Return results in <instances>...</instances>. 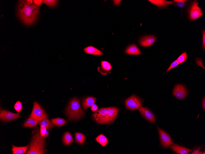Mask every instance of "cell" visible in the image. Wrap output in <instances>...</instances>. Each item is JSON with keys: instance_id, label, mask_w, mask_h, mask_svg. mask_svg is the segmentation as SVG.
Returning <instances> with one entry per match:
<instances>
[{"instance_id": "cell-1", "label": "cell", "mask_w": 205, "mask_h": 154, "mask_svg": "<svg viewBox=\"0 0 205 154\" xmlns=\"http://www.w3.org/2000/svg\"><path fill=\"white\" fill-rule=\"evenodd\" d=\"M40 8L34 4L33 1H19L16 9L17 16L26 25H32L38 18Z\"/></svg>"}, {"instance_id": "cell-2", "label": "cell", "mask_w": 205, "mask_h": 154, "mask_svg": "<svg viewBox=\"0 0 205 154\" xmlns=\"http://www.w3.org/2000/svg\"><path fill=\"white\" fill-rule=\"evenodd\" d=\"M66 113L69 120H76L83 117L84 114L81 107L80 100L77 98L72 99L67 107Z\"/></svg>"}, {"instance_id": "cell-3", "label": "cell", "mask_w": 205, "mask_h": 154, "mask_svg": "<svg viewBox=\"0 0 205 154\" xmlns=\"http://www.w3.org/2000/svg\"><path fill=\"white\" fill-rule=\"evenodd\" d=\"M45 139L41 135L39 130L37 131L31 142L27 154H45Z\"/></svg>"}, {"instance_id": "cell-4", "label": "cell", "mask_w": 205, "mask_h": 154, "mask_svg": "<svg viewBox=\"0 0 205 154\" xmlns=\"http://www.w3.org/2000/svg\"><path fill=\"white\" fill-rule=\"evenodd\" d=\"M30 118L37 120L38 122L47 119L48 117L43 108L37 102L34 103L33 110Z\"/></svg>"}, {"instance_id": "cell-5", "label": "cell", "mask_w": 205, "mask_h": 154, "mask_svg": "<svg viewBox=\"0 0 205 154\" xmlns=\"http://www.w3.org/2000/svg\"><path fill=\"white\" fill-rule=\"evenodd\" d=\"M108 111V108H102L100 109L93 115L94 120L99 124H110Z\"/></svg>"}, {"instance_id": "cell-6", "label": "cell", "mask_w": 205, "mask_h": 154, "mask_svg": "<svg viewBox=\"0 0 205 154\" xmlns=\"http://www.w3.org/2000/svg\"><path fill=\"white\" fill-rule=\"evenodd\" d=\"M142 100L135 95L132 96L127 99L125 101L126 107L131 110L138 109L142 107Z\"/></svg>"}, {"instance_id": "cell-7", "label": "cell", "mask_w": 205, "mask_h": 154, "mask_svg": "<svg viewBox=\"0 0 205 154\" xmlns=\"http://www.w3.org/2000/svg\"><path fill=\"white\" fill-rule=\"evenodd\" d=\"M198 4L197 1H194L190 7L189 15L190 20L192 21L199 19L203 14V13Z\"/></svg>"}, {"instance_id": "cell-8", "label": "cell", "mask_w": 205, "mask_h": 154, "mask_svg": "<svg viewBox=\"0 0 205 154\" xmlns=\"http://www.w3.org/2000/svg\"><path fill=\"white\" fill-rule=\"evenodd\" d=\"M158 128L161 144L164 147L167 148L175 144L167 133L159 127Z\"/></svg>"}, {"instance_id": "cell-9", "label": "cell", "mask_w": 205, "mask_h": 154, "mask_svg": "<svg viewBox=\"0 0 205 154\" xmlns=\"http://www.w3.org/2000/svg\"><path fill=\"white\" fill-rule=\"evenodd\" d=\"M173 95L177 98L182 99L187 95V91L186 87L181 84H178L174 88Z\"/></svg>"}, {"instance_id": "cell-10", "label": "cell", "mask_w": 205, "mask_h": 154, "mask_svg": "<svg viewBox=\"0 0 205 154\" xmlns=\"http://www.w3.org/2000/svg\"><path fill=\"white\" fill-rule=\"evenodd\" d=\"M0 118L2 121H9L21 118L18 113L15 114L6 110H1Z\"/></svg>"}, {"instance_id": "cell-11", "label": "cell", "mask_w": 205, "mask_h": 154, "mask_svg": "<svg viewBox=\"0 0 205 154\" xmlns=\"http://www.w3.org/2000/svg\"><path fill=\"white\" fill-rule=\"evenodd\" d=\"M138 110L141 115L146 120L152 123H156L154 115L148 108L141 107L138 109Z\"/></svg>"}, {"instance_id": "cell-12", "label": "cell", "mask_w": 205, "mask_h": 154, "mask_svg": "<svg viewBox=\"0 0 205 154\" xmlns=\"http://www.w3.org/2000/svg\"><path fill=\"white\" fill-rule=\"evenodd\" d=\"M157 39L154 36L150 35L142 37L139 40L140 45L143 47H149L154 43Z\"/></svg>"}, {"instance_id": "cell-13", "label": "cell", "mask_w": 205, "mask_h": 154, "mask_svg": "<svg viewBox=\"0 0 205 154\" xmlns=\"http://www.w3.org/2000/svg\"><path fill=\"white\" fill-rule=\"evenodd\" d=\"M111 69L112 67L108 61H102L101 62V66L98 67L97 70L102 75H106L110 72Z\"/></svg>"}, {"instance_id": "cell-14", "label": "cell", "mask_w": 205, "mask_h": 154, "mask_svg": "<svg viewBox=\"0 0 205 154\" xmlns=\"http://www.w3.org/2000/svg\"><path fill=\"white\" fill-rule=\"evenodd\" d=\"M108 108V114L110 124L113 122L116 118L119 109L114 107Z\"/></svg>"}, {"instance_id": "cell-15", "label": "cell", "mask_w": 205, "mask_h": 154, "mask_svg": "<svg viewBox=\"0 0 205 154\" xmlns=\"http://www.w3.org/2000/svg\"><path fill=\"white\" fill-rule=\"evenodd\" d=\"M174 152L178 154H188L192 150L175 144L171 145L169 147Z\"/></svg>"}, {"instance_id": "cell-16", "label": "cell", "mask_w": 205, "mask_h": 154, "mask_svg": "<svg viewBox=\"0 0 205 154\" xmlns=\"http://www.w3.org/2000/svg\"><path fill=\"white\" fill-rule=\"evenodd\" d=\"M125 53L130 55H140L142 54V53L137 46L135 44L131 45L126 48Z\"/></svg>"}, {"instance_id": "cell-17", "label": "cell", "mask_w": 205, "mask_h": 154, "mask_svg": "<svg viewBox=\"0 0 205 154\" xmlns=\"http://www.w3.org/2000/svg\"><path fill=\"white\" fill-rule=\"evenodd\" d=\"M96 100V98L93 97L85 98L82 101V106L85 110H86L94 104Z\"/></svg>"}, {"instance_id": "cell-18", "label": "cell", "mask_w": 205, "mask_h": 154, "mask_svg": "<svg viewBox=\"0 0 205 154\" xmlns=\"http://www.w3.org/2000/svg\"><path fill=\"white\" fill-rule=\"evenodd\" d=\"M84 52L88 54L97 56H101L104 55L101 51L93 46H89L85 48Z\"/></svg>"}, {"instance_id": "cell-19", "label": "cell", "mask_w": 205, "mask_h": 154, "mask_svg": "<svg viewBox=\"0 0 205 154\" xmlns=\"http://www.w3.org/2000/svg\"><path fill=\"white\" fill-rule=\"evenodd\" d=\"M149 1L151 4L156 5L158 7H162L166 6L170 4H172V2L164 0H150Z\"/></svg>"}, {"instance_id": "cell-20", "label": "cell", "mask_w": 205, "mask_h": 154, "mask_svg": "<svg viewBox=\"0 0 205 154\" xmlns=\"http://www.w3.org/2000/svg\"><path fill=\"white\" fill-rule=\"evenodd\" d=\"M63 141L66 146H69L74 142V138L69 132L65 133L63 138Z\"/></svg>"}, {"instance_id": "cell-21", "label": "cell", "mask_w": 205, "mask_h": 154, "mask_svg": "<svg viewBox=\"0 0 205 154\" xmlns=\"http://www.w3.org/2000/svg\"><path fill=\"white\" fill-rule=\"evenodd\" d=\"M29 146L24 147H16L13 145V153L14 154H23L28 150Z\"/></svg>"}, {"instance_id": "cell-22", "label": "cell", "mask_w": 205, "mask_h": 154, "mask_svg": "<svg viewBox=\"0 0 205 154\" xmlns=\"http://www.w3.org/2000/svg\"><path fill=\"white\" fill-rule=\"evenodd\" d=\"M38 121L32 118H29L24 123L23 126L26 127H32L36 126L38 124Z\"/></svg>"}, {"instance_id": "cell-23", "label": "cell", "mask_w": 205, "mask_h": 154, "mask_svg": "<svg viewBox=\"0 0 205 154\" xmlns=\"http://www.w3.org/2000/svg\"><path fill=\"white\" fill-rule=\"evenodd\" d=\"M75 137L76 143L80 145L83 144L85 141L86 137L83 133H75Z\"/></svg>"}, {"instance_id": "cell-24", "label": "cell", "mask_w": 205, "mask_h": 154, "mask_svg": "<svg viewBox=\"0 0 205 154\" xmlns=\"http://www.w3.org/2000/svg\"><path fill=\"white\" fill-rule=\"evenodd\" d=\"M39 125L40 127L46 128L48 130L51 129L54 127V125L48 119L44 120L40 122Z\"/></svg>"}, {"instance_id": "cell-25", "label": "cell", "mask_w": 205, "mask_h": 154, "mask_svg": "<svg viewBox=\"0 0 205 154\" xmlns=\"http://www.w3.org/2000/svg\"><path fill=\"white\" fill-rule=\"evenodd\" d=\"M96 139L97 141L103 147L105 146L108 142V139L102 134L98 136Z\"/></svg>"}, {"instance_id": "cell-26", "label": "cell", "mask_w": 205, "mask_h": 154, "mask_svg": "<svg viewBox=\"0 0 205 154\" xmlns=\"http://www.w3.org/2000/svg\"><path fill=\"white\" fill-rule=\"evenodd\" d=\"M51 122L54 125L57 126L64 125L67 122L64 119L60 118L52 119L51 120Z\"/></svg>"}, {"instance_id": "cell-27", "label": "cell", "mask_w": 205, "mask_h": 154, "mask_svg": "<svg viewBox=\"0 0 205 154\" xmlns=\"http://www.w3.org/2000/svg\"><path fill=\"white\" fill-rule=\"evenodd\" d=\"M43 2L44 4L50 7H54L57 6L58 1H55V0H51V1L44 0L43 1Z\"/></svg>"}, {"instance_id": "cell-28", "label": "cell", "mask_w": 205, "mask_h": 154, "mask_svg": "<svg viewBox=\"0 0 205 154\" xmlns=\"http://www.w3.org/2000/svg\"><path fill=\"white\" fill-rule=\"evenodd\" d=\"M187 53L186 52H184L179 56L177 60L180 64L184 62L187 60Z\"/></svg>"}, {"instance_id": "cell-29", "label": "cell", "mask_w": 205, "mask_h": 154, "mask_svg": "<svg viewBox=\"0 0 205 154\" xmlns=\"http://www.w3.org/2000/svg\"><path fill=\"white\" fill-rule=\"evenodd\" d=\"M14 108L18 113L21 112L23 109L21 102L20 101H17L14 106Z\"/></svg>"}, {"instance_id": "cell-30", "label": "cell", "mask_w": 205, "mask_h": 154, "mask_svg": "<svg viewBox=\"0 0 205 154\" xmlns=\"http://www.w3.org/2000/svg\"><path fill=\"white\" fill-rule=\"evenodd\" d=\"M187 1L185 0H176V1H174V2L176 3L178 6L182 8L184 6L185 2Z\"/></svg>"}, {"instance_id": "cell-31", "label": "cell", "mask_w": 205, "mask_h": 154, "mask_svg": "<svg viewBox=\"0 0 205 154\" xmlns=\"http://www.w3.org/2000/svg\"><path fill=\"white\" fill-rule=\"evenodd\" d=\"M179 64V63L178 62V61H177V60H176L175 61H173V62L171 64L170 67L167 69V71H166V73H167L168 71L170 70L171 69L176 67Z\"/></svg>"}, {"instance_id": "cell-32", "label": "cell", "mask_w": 205, "mask_h": 154, "mask_svg": "<svg viewBox=\"0 0 205 154\" xmlns=\"http://www.w3.org/2000/svg\"><path fill=\"white\" fill-rule=\"evenodd\" d=\"M46 130V128L41 127L40 133L42 137H44L47 131Z\"/></svg>"}, {"instance_id": "cell-33", "label": "cell", "mask_w": 205, "mask_h": 154, "mask_svg": "<svg viewBox=\"0 0 205 154\" xmlns=\"http://www.w3.org/2000/svg\"><path fill=\"white\" fill-rule=\"evenodd\" d=\"M33 3L37 6L40 7L43 4V1H41V0H39V1L34 0L33 1Z\"/></svg>"}, {"instance_id": "cell-34", "label": "cell", "mask_w": 205, "mask_h": 154, "mask_svg": "<svg viewBox=\"0 0 205 154\" xmlns=\"http://www.w3.org/2000/svg\"><path fill=\"white\" fill-rule=\"evenodd\" d=\"M201 147H198L197 149H195L192 154H204L205 153H203L200 151Z\"/></svg>"}, {"instance_id": "cell-35", "label": "cell", "mask_w": 205, "mask_h": 154, "mask_svg": "<svg viewBox=\"0 0 205 154\" xmlns=\"http://www.w3.org/2000/svg\"><path fill=\"white\" fill-rule=\"evenodd\" d=\"M203 38H202V46L204 50L205 49V32L204 30L202 32Z\"/></svg>"}, {"instance_id": "cell-36", "label": "cell", "mask_w": 205, "mask_h": 154, "mask_svg": "<svg viewBox=\"0 0 205 154\" xmlns=\"http://www.w3.org/2000/svg\"><path fill=\"white\" fill-rule=\"evenodd\" d=\"M91 110L93 112H96L98 109V106L94 104L91 107Z\"/></svg>"}, {"instance_id": "cell-37", "label": "cell", "mask_w": 205, "mask_h": 154, "mask_svg": "<svg viewBox=\"0 0 205 154\" xmlns=\"http://www.w3.org/2000/svg\"><path fill=\"white\" fill-rule=\"evenodd\" d=\"M197 60V62L198 65L205 69L204 66H203V63L202 61L201 60H199L198 59Z\"/></svg>"}, {"instance_id": "cell-38", "label": "cell", "mask_w": 205, "mask_h": 154, "mask_svg": "<svg viewBox=\"0 0 205 154\" xmlns=\"http://www.w3.org/2000/svg\"><path fill=\"white\" fill-rule=\"evenodd\" d=\"M122 1H113L114 4L115 6H119Z\"/></svg>"}, {"instance_id": "cell-39", "label": "cell", "mask_w": 205, "mask_h": 154, "mask_svg": "<svg viewBox=\"0 0 205 154\" xmlns=\"http://www.w3.org/2000/svg\"><path fill=\"white\" fill-rule=\"evenodd\" d=\"M202 105L203 109L205 110V98L204 97L203 99L202 102Z\"/></svg>"}, {"instance_id": "cell-40", "label": "cell", "mask_w": 205, "mask_h": 154, "mask_svg": "<svg viewBox=\"0 0 205 154\" xmlns=\"http://www.w3.org/2000/svg\"><path fill=\"white\" fill-rule=\"evenodd\" d=\"M49 133L48 131H47L46 132V135L44 137L46 138V137H47L49 136Z\"/></svg>"}]
</instances>
